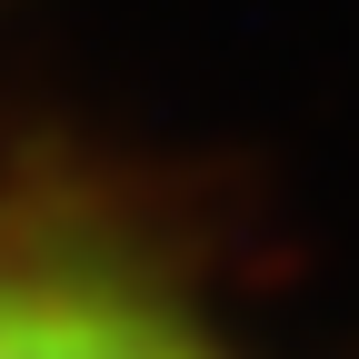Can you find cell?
Returning a JSON list of instances; mask_svg holds the SVG:
<instances>
[{"label":"cell","instance_id":"cell-1","mask_svg":"<svg viewBox=\"0 0 359 359\" xmlns=\"http://www.w3.org/2000/svg\"><path fill=\"white\" fill-rule=\"evenodd\" d=\"M0 359H219L180 309L60 259L0 269Z\"/></svg>","mask_w":359,"mask_h":359}]
</instances>
